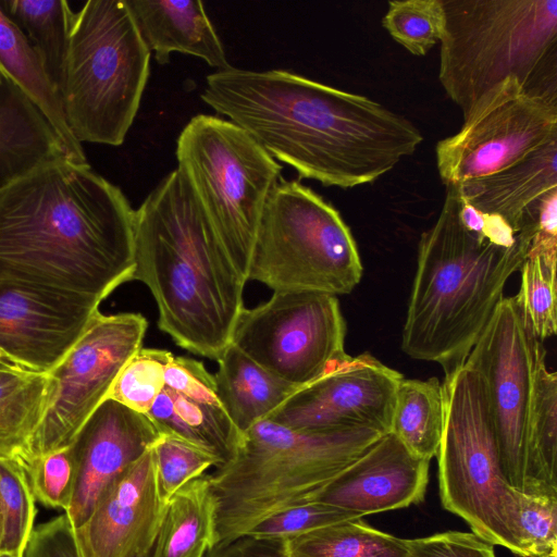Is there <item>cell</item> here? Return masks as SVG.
<instances>
[{"instance_id":"1","label":"cell","mask_w":557,"mask_h":557,"mask_svg":"<svg viewBox=\"0 0 557 557\" xmlns=\"http://www.w3.org/2000/svg\"><path fill=\"white\" fill-rule=\"evenodd\" d=\"M200 98L299 178L324 186L375 182L423 141L408 119L370 98L284 70L231 65L206 77Z\"/></svg>"},{"instance_id":"2","label":"cell","mask_w":557,"mask_h":557,"mask_svg":"<svg viewBox=\"0 0 557 557\" xmlns=\"http://www.w3.org/2000/svg\"><path fill=\"white\" fill-rule=\"evenodd\" d=\"M135 210L65 157L0 188V278L104 300L132 281Z\"/></svg>"},{"instance_id":"3","label":"cell","mask_w":557,"mask_h":557,"mask_svg":"<svg viewBox=\"0 0 557 557\" xmlns=\"http://www.w3.org/2000/svg\"><path fill=\"white\" fill-rule=\"evenodd\" d=\"M132 281L149 288L158 326L176 345L220 358L245 308L246 282L177 170L135 210Z\"/></svg>"},{"instance_id":"4","label":"cell","mask_w":557,"mask_h":557,"mask_svg":"<svg viewBox=\"0 0 557 557\" xmlns=\"http://www.w3.org/2000/svg\"><path fill=\"white\" fill-rule=\"evenodd\" d=\"M535 226L511 246L495 243L461 224L456 186H446L438 218L418 244L401 350L438 363L445 375L461 368L525 260Z\"/></svg>"},{"instance_id":"5","label":"cell","mask_w":557,"mask_h":557,"mask_svg":"<svg viewBox=\"0 0 557 557\" xmlns=\"http://www.w3.org/2000/svg\"><path fill=\"white\" fill-rule=\"evenodd\" d=\"M384 434L359 429L299 431L270 419L242 433L233 456L207 475L215 503L218 544L262 521L318 502L323 488Z\"/></svg>"},{"instance_id":"6","label":"cell","mask_w":557,"mask_h":557,"mask_svg":"<svg viewBox=\"0 0 557 557\" xmlns=\"http://www.w3.org/2000/svg\"><path fill=\"white\" fill-rule=\"evenodd\" d=\"M438 78L462 116L490 89L517 78L557 100V0H443Z\"/></svg>"},{"instance_id":"7","label":"cell","mask_w":557,"mask_h":557,"mask_svg":"<svg viewBox=\"0 0 557 557\" xmlns=\"http://www.w3.org/2000/svg\"><path fill=\"white\" fill-rule=\"evenodd\" d=\"M150 54L125 0H89L74 12L60 96L77 141L124 143L149 77Z\"/></svg>"},{"instance_id":"8","label":"cell","mask_w":557,"mask_h":557,"mask_svg":"<svg viewBox=\"0 0 557 557\" xmlns=\"http://www.w3.org/2000/svg\"><path fill=\"white\" fill-rule=\"evenodd\" d=\"M175 156L176 170L247 282L258 226L282 165L242 127L207 114L184 126Z\"/></svg>"},{"instance_id":"9","label":"cell","mask_w":557,"mask_h":557,"mask_svg":"<svg viewBox=\"0 0 557 557\" xmlns=\"http://www.w3.org/2000/svg\"><path fill=\"white\" fill-rule=\"evenodd\" d=\"M356 240L341 213L298 180L280 178L258 226L247 281L275 292L349 294L360 282Z\"/></svg>"},{"instance_id":"10","label":"cell","mask_w":557,"mask_h":557,"mask_svg":"<svg viewBox=\"0 0 557 557\" xmlns=\"http://www.w3.org/2000/svg\"><path fill=\"white\" fill-rule=\"evenodd\" d=\"M442 385L445 419L436 454L442 505L482 540L520 556L513 487L503 472L479 375L463 364Z\"/></svg>"},{"instance_id":"11","label":"cell","mask_w":557,"mask_h":557,"mask_svg":"<svg viewBox=\"0 0 557 557\" xmlns=\"http://www.w3.org/2000/svg\"><path fill=\"white\" fill-rule=\"evenodd\" d=\"M345 335L336 296L275 292L268 301L242 310L231 344L273 375L300 388L347 359Z\"/></svg>"},{"instance_id":"12","label":"cell","mask_w":557,"mask_h":557,"mask_svg":"<svg viewBox=\"0 0 557 557\" xmlns=\"http://www.w3.org/2000/svg\"><path fill=\"white\" fill-rule=\"evenodd\" d=\"M147 326L140 313L98 311L94 315L74 346L48 373L46 408L24 467L71 445L108 398L122 368L141 348Z\"/></svg>"},{"instance_id":"13","label":"cell","mask_w":557,"mask_h":557,"mask_svg":"<svg viewBox=\"0 0 557 557\" xmlns=\"http://www.w3.org/2000/svg\"><path fill=\"white\" fill-rule=\"evenodd\" d=\"M557 139V100L532 95L515 77L486 94L463 125L435 148L440 177L457 185L499 172Z\"/></svg>"},{"instance_id":"14","label":"cell","mask_w":557,"mask_h":557,"mask_svg":"<svg viewBox=\"0 0 557 557\" xmlns=\"http://www.w3.org/2000/svg\"><path fill=\"white\" fill-rule=\"evenodd\" d=\"M515 296L504 297L465 364L481 381L504 475L527 493V431L536 359L543 348Z\"/></svg>"},{"instance_id":"15","label":"cell","mask_w":557,"mask_h":557,"mask_svg":"<svg viewBox=\"0 0 557 557\" xmlns=\"http://www.w3.org/2000/svg\"><path fill=\"white\" fill-rule=\"evenodd\" d=\"M403 374L368 352L290 395L268 419L309 432L371 429L389 433L397 387Z\"/></svg>"},{"instance_id":"16","label":"cell","mask_w":557,"mask_h":557,"mask_svg":"<svg viewBox=\"0 0 557 557\" xmlns=\"http://www.w3.org/2000/svg\"><path fill=\"white\" fill-rule=\"evenodd\" d=\"M100 304L0 278V349L21 368L49 373L81 337Z\"/></svg>"},{"instance_id":"17","label":"cell","mask_w":557,"mask_h":557,"mask_svg":"<svg viewBox=\"0 0 557 557\" xmlns=\"http://www.w3.org/2000/svg\"><path fill=\"white\" fill-rule=\"evenodd\" d=\"M168 503L151 447L104 491L74 529L79 557H150Z\"/></svg>"},{"instance_id":"18","label":"cell","mask_w":557,"mask_h":557,"mask_svg":"<svg viewBox=\"0 0 557 557\" xmlns=\"http://www.w3.org/2000/svg\"><path fill=\"white\" fill-rule=\"evenodd\" d=\"M160 436L146 414L107 398L81 428L70 447L76 481L64 512L74 529L90 516L108 486Z\"/></svg>"},{"instance_id":"19","label":"cell","mask_w":557,"mask_h":557,"mask_svg":"<svg viewBox=\"0 0 557 557\" xmlns=\"http://www.w3.org/2000/svg\"><path fill=\"white\" fill-rule=\"evenodd\" d=\"M430 460L410 451L396 436H381L322 491L324 502L358 517L405 508L424 498Z\"/></svg>"},{"instance_id":"20","label":"cell","mask_w":557,"mask_h":557,"mask_svg":"<svg viewBox=\"0 0 557 557\" xmlns=\"http://www.w3.org/2000/svg\"><path fill=\"white\" fill-rule=\"evenodd\" d=\"M455 186L476 210L498 214L520 231L536 222L542 199L557 189V139L509 168Z\"/></svg>"},{"instance_id":"21","label":"cell","mask_w":557,"mask_h":557,"mask_svg":"<svg viewBox=\"0 0 557 557\" xmlns=\"http://www.w3.org/2000/svg\"><path fill=\"white\" fill-rule=\"evenodd\" d=\"M138 32L159 64L173 52L203 60L216 71L230 67L223 45L200 0H125Z\"/></svg>"},{"instance_id":"22","label":"cell","mask_w":557,"mask_h":557,"mask_svg":"<svg viewBox=\"0 0 557 557\" xmlns=\"http://www.w3.org/2000/svg\"><path fill=\"white\" fill-rule=\"evenodd\" d=\"M61 157L67 158L52 126L25 95L1 75L0 188Z\"/></svg>"},{"instance_id":"23","label":"cell","mask_w":557,"mask_h":557,"mask_svg":"<svg viewBox=\"0 0 557 557\" xmlns=\"http://www.w3.org/2000/svg\"><path fill=\"white\" fill-rule=\"evenodd\" d=\"M0 74L40 111L58 135L66 157L75 163L88 164L82 144L67 126L59 90L22 30L1 7Z\"/></svg>"},{"instance_id":"24","label":"cell","mask_w":557,"mask_h":557,"mask_svg":"<svg viewBox=\"0 0 557 557\" xmlns=\"http://www.w3.org/2000/svg\"><path fill=\"white\" fill-rule=\"evenodd\" d=\"M213 375L216 396L240 433L269 418L299 387L273 375L233 344L224 349Z\"/></svg>"},{"instance_id":"25","label":"cell","mask_w":557,"mask_h":557,"mask_svg":"<svg viewBox=\"0 0 557 557\" xmlns=\"http://www.w3.org/2000/svg\"><path fill=\"white\" fill-rule=\"evenodd\" d=\"M146 416L159 434L195 445L221 465L233 456L242 435L221 404L187 397L165 386Z\"/></svg>"},{"instance_id":"26","label":"cell","mask_w":557,"mask_h":557,"mask_svg":"<svg viewBox=\"0 0 557 557\" xmlns=\"http://www.w3.org/2000/svg\"><path fill=\"white\" fill-rule=\"evenodd\" d=\"M216 544L215 503L202 475L169 499L150 557H205Z\"/></svg>"},{"instance_id":"27","label":"cell","mask_w":557,"mask_h":557,"mask_svg":"<svg viewBox=\"0 0 557 557\" xmlns=\"http://www.w3.org/2000/svg\"><path fill=\"white\" fill-rule=\"evenodd\" d=\"M48 373L0 362V459H28L48 397Z\"/></svg>"},{"instance_id":"28","label":"cell","mask_w":557,"mask_h":557,"mask_svg":"<svg viewBox=\"0 0 557 557\" xmlns=\"http://www.w3.org/2000/svg\"><path fill=\"white\" fill-rule=\"evenodd\" d=\"M527 493H557V373L537 356L527 431Z\"/></svg>"},{"instance_id":"29","label":"cell","mask_w":557,"mask_h":557,"mask_svg":"<svg viewBox=\"0 0 557 557\" xmlns=\"http://www.w3.org/2000/svg\"><path fill=\"white\" fill-rule=\"evenodd\" d=\"M445 399L437 377L401 379L391 420L389 433L414 455L431 460L443 435Z\"/></svg>"},{"instance_id":"30","label":"cell","mask_w":557,"mask_h":557,"mask_svg":"<svg viewBox=\"0 0 557 557\" xmlns=\"http://www.w3.org/2000/svg\"><path fill=\"white\" fill-rule=\"evenodd\" d=\"M4 13L18 26L60 92L74 12L65 0H7Z\"/></svg>"},{"instance_id":"31","label":"cell","mask_w":557,"mask_h":557,"mask_svg":"<svg viewBox=\"0 0 557 557\" xmlns=\"http://www.w3.org/2000/svg\"><path fill=\"white\" fill-rule=\"evenodd\" d=\"M295 557H406V539L376 530L361 518L344 520L286 540Z\"/></svg>"},{"instance_id":"32","label":"cell","mask_w":557,"mask_h":557,"mask_svg":"<svg viewBox=\"0 0 557 557\" xmlns=\"http://www.w3.org/2000/svg\"><path fill=\"white\" fill-rule=\"evenodd\" d=\"M35 516L26 469L15 459H0V552L23 557Z\"/></svg>"},{"instance_id":"33","label":"cell","mask_w":557,"mask_h":557,"mask_svg":"<svg viewBox=\"0 0 557 557\" xmlns=\"http://www.w3.org/2000/svg\"><path fill=\"white\" fill-rule=\"evenodd\" d=\"M382 25L411 54L425 55L445 32L443 0L389 1Z\"/></svg>"},{"instance_id":"34","label":"cell","mask_w":557,"mask_h":557,"mask_svg":"<svg viewBox=\"0 0 557 557\" xmlns=\"http://www.w3.org/2000/svg\"><path fill=\"white\" fill-rule=\"evenodd\" d=\"M173 358L166 349L141 347L120 371L108 398L147 414L165 385V370Z\"/></svg>"},{"instance_id":"35","label":"cell","mask_w":557,"mask_h":557,"mask_svg":"<svg viewBox=\"0 0 557 557\" xmlns=\"http://www.w3.org/2000/svg\"><path fill=\"white\" fill-rule=\"evenodd\" d=\"M515 537L520 557L557 554V493L513 488Z\"/></svg>"},{"instance_id":"36","label":"cell","mask_w":557,"mask_h":557,"mask_svg":"<svg viewBox=\"0 0 557 557\" xmlns=\"http://www.w3.org/2000/svg\"><path fill=\"white\" fill-rule=\"evenodd\" d=\"M151 450L160 493L166 503L184 485L221 465L212 454L170 435L160 434Z\"/></svg>"},{"instance_id":"37","label":"cell","mask_w":557,"mask_h":557,"mask_svg":"<svg viewBox=\"0 0 557 557\" xmlns=\"http://www.w3.org/2000/svg\"><path fill=\"white\" fill-rule=\"evenodd\" d=\"M519 271L520 287L515 298L534 336L544 342L557 332L556 274L546 271L536 257L529 256Z\"/></svg>"},{"instance_id":"38","label":"cell","mask_w":557,"mask_h":557,"mask_svg":"<svg viewBox=\"0 0 557 557\" xmlns=\"http://www.w3.org/2000/svg\"><path fill=\"white\" fill-rule=\"evenodd\" d=\"M24 468L35 499L65 512L72 503L76 481L71 447L37 457Z\"/></svg>"},{"instance_id":"39","label":"cell","mask_w":557,"mask_h":557,"mask_svg":"<svg viewBox=\"0 0 557 557\" xmlns=\"http://www.w3.org/2000/svg\"><path fill=\"white\" fill-rule=\"evenodd\" d=\"M360 518L324 502H311L270 517L247 536L258 540H288L344 520ZM246 536V535H245Z\"/></svg>"},{"instance_id":"40","label":"cell","mask_w":557,"mask_h":557,"mask_svg":"<svg viewBox=\"0 0 557 557\" xmlns=\"http://www.w3.org/2000/svg\"><path fill=\"white\" fill-rule=\"evenodd\" d=\"M406 541V557H496L494 545L473 532L447 531Z\"/></svg>"},{"instance_id":"41","label":"cell","mask_w":557,"mask_h":557,"mask_svg":"<svg viewBox=\"0 0 557 557\" xmlns=\"http://www.w3.org/2000/svg\"><path fill=\"white\" fill-rule=\"evenodd\" d=\"M164 382L165 387L187 397L221 404L213 374L193 358L174 356L165 370Z\"/></svg>"},{"instance_id":"42","label":"cell","mask_w":557,"mask_h":557,"mask_svg":"<svg viewBox=\"0 0 557 557\" xmlns=\"http://www.w3.org/2000/svg\"><path fill=\"white\" fill-rule=\"evenodd\" d=\"M23 557H79L67 516L63 513L35 527Z\"/></svg>"},{"instance_id":"43","label":"cell","mask_w":557,"mask_h":557,"mask_svg":"<svg viewBox=\"0 0 557 557\" xmlns=\"http://www.w3.org/2000/svg\"><path fill=\"white\" fill-rule=\"evenodd\" d=\"M527 256L536 257L545 270L557 274V189L548 193L540 203L535 232Z\"/></svg>"},{"instance_id":"44","label":"cell","mask_w":557,"mask_h":557,"mask_svg":"<svg viewBox=\"0 0 557 557\" xmlns=\"http://www.w3.org/2000/svg\"><path fill=\"white\" fill-rule=\"evenodd\" d=\"M206 557H295L288 549L286 540H258L251 536L239 537L226 545L209 552Z\"/></svg>"},{"instance_id":"45","label":"cell","mask_w":557,"mask_h":557,"mask_svg":"<svg viewBox=\"0 0 557 557\" xmlns=\"http://www.w3.org/2000/svg\"><path fill=\"white\" fill-rule=\"evenodd\" d=\"M0 362H11L8 356L0 349Z\"/></svg>"},{"instance_id":"46","label":"cell","mask_w":557,"mask_h":557,"mask_svg":"<svg viewBox=\"0 0 557 557\" xmlns=\"http://www.w3.org/2000/svg\"><path fill=\"white\" fill-rule=\"evenodd\" d=\"M0 557H18L14 554H10V553H5V552H0Z\"/></svg>"},{"instance_id":"47","label":"cell","mask_w":557,"mask_h":557,"mask_svg":"<svg viewBox=\"0 0 557 557\" xmlns=\"http://www.w3.org/2000/svg\"><path fill=\"white\" fill-rule=\"evenodd\" d=\"M527 557H557V554L543 555V556H527Z\"/></svg>"},{"instance_id":"48","label":"cell","mask_w":557,"mask_h":557,"mask_svg":"<svg viewBox=\"0 0 557 557\" xmlns=\"http://www.w3.org/2000/svg\"><path fill=\"white\" fill-rule=\"evenodd\" d=\"M0 82H1V74H0Z\"/></svg>"}]
</instances>
